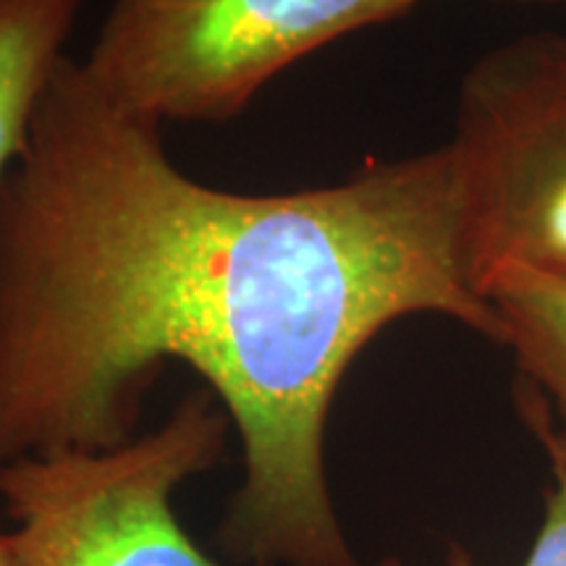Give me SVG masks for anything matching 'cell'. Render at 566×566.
Returning <instances> with one entry per match:
<instances>
[{
    "label": "cell",
    "instance_id": "obj_1",
    "mask_svg": "<svg viewBox=\"0 0 566 566\" xmlns=\"http://www.w3.org/2000/svg\"><path fill=\"white\" fill-rule=\"evenodd\" d=\"M409 315L501 344L449 145L331 187L229 192L66 55L0 179V467L132 441L181 363L244 449L218 546L250 566H354L325 428L357 354Z\"/></svg>",
    "mask_w": 566,
    "mask_h": 566
},
{
    "label": "cell",
    "instance_id": "obj_2",
    "mask_svg": "<svg viewBox=\"0 0 566 566\" xmlns=\"http://www.w3.org/2000/svg\"><path fill=\"white\" fill-rule=\"evenodd\" d=\"M420 0H116L82 61L97 90L153 124H221L275 74Z\"/></svg>",
    "mask_w": 566,
    "mask_h": 566
},
{
    "label": "cell",
    "instance_id": "obj_3",
    "mask_svg": "<svg viewBox=\"0 0 566 566\" xmlns=\"http://www.w3.org/2000/svg\"><path fill=\"white\" fill-rule=\"evenodd\" d=\"M231 420L210 391L160 428L101 451H53L0 467L6 566H221L176 520L174 491L221 462Z\"/></svg>",
    "mask_w": 566,
    "mask_h": 566
},
{
    "label": "cell",
    "instance_id": "obj_4",
    "mask_svg": "<svg viewBox=\"0 0 566 566\" xmlns=\"http://www.w3.org/2000/svg\"><path fill=\"white\" fill-rule=\"evenodd\" d=\"M446 145L478 292L506 268L566 281V30L522 34L478 59Z\"/></svg>",
    "mask_w": 566,
    "mask_h": 566
},
{
    "label": "cell",
    "instance_id": "obj_5",
    "mask_svg": "<svg viewBox=\"0 0 566 566\" xmlns=\"http://www.w3.org/2000/svg\"><path fill=\"white\" fill-rule=\"evenodd\" d=\"M82 9L84 0H0V179L27 147Z\"/></svg>",
    "mask_w": 566,
    "mask_h": 566
},
{
    "label": "cell",
    "instance_id": "obj_6",
    "mask_svg": "<svg viewBox=\"0 0 566 566\" xmlns=\"http://www.w3.org/2000/svg\"><path fill=\"white\" fill-rule=\"evenodd\" d=\"M485 296L501 321V344L558 412H566V281L506 268L493 275Z\"/></svg>",
    "mask_w": 566,
    "mask_h": 566
},
{
    "label": "cell",
    "instance_id": "obj_7",
    "mask_svg": "<svg viewBox=\"0 0 566 566\" xmlns=\"http://www.w3.org/2000/svg\"><path fill=\"white\" fill-rule=\"evenodd\" d=\"M554 464L556 483L546 495V514L543 525L537 530V537L530 551L527 562L522 566H566V462L564 459L551 457ZM354 566H405L399 558H384L378 564H354ZM449 566H475L470 556L459 546L449 551Z\"/></svg>",
    "mask_w": 566,
    "mask_h": 566
},
{
    "label": "cell",
    "instance_id": "obj_8",
    "mask_svg": "<svg viewBox=\"0 0 566 566\" xmlns=\"http://www.w3.org/2000/svg\"><path fill=\"white\" fill-rule=\"evenodd\" d=\"M522 412H525L530 424H533L535 433L541 436L548 457L564 459L566 462V412H558L562 415V430H556L554 424H551L543 394H525V399H522Z\"/></svg>",
    "mask_w": 566,
    "mask_h": 566
},
{
    "label": "cell",
    "instance_id": "obj_9",
    "mask_svg": "<svg viewBox=\"0 0 566 566\" xmlns=\"http://www.w3.org/2000/svg\"><path fill=\"white\" fill-rule=\"evenodd\" d=\"M0 566H6V541H3V533H0Z\"/></svg>",
    "mask_w": 566,
    "mask_h": 566
},
{
    "label": "cell",
    "instance_id": "obj_10",
    "mask_svg": "<svg viewBox=\"0 0 566 566\" xmlns=\"http://www.w3.org/2000/svg\"><path fill=\"white\" fill-rule=\"evenodd\" d=\"M516 3H566V0H516Z\"/></svg>",
    "mask_w": 566,
    "mask_h": 566
}]
</instances>
